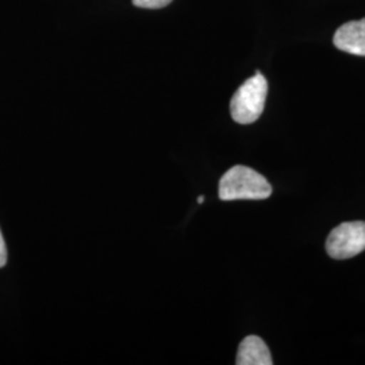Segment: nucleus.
I'll return each mask as SVG.
<instances>
[{
    "instance_id": "obj_3",
    "label": "nucleus",
    "mask_w": 365,
    "mask_h": 365,
    "mask_svg": "<svg viewBox=\"0 0 365 365\" xmlns=\"http://www.w3.org/2000/svg\"><path fill=\"white\" fill-rule=\"evenodd\" d=\"M365 250V222H344L334 227L327 240V255L336 260H346Z\"/></svg>"
},
{
    "instance_id": "obj_4",
    "label": "nucleus",
    "mask_w": 365,
    "mask_h": 365,
    "mask_svg": "<svg viewBox=\"0 0 365 365\" xmlns=\"http://www.w3.org/2000/svg\"><path fill=\"white\" fill-rule=\"evenodd\" d=\"M333 42L342 52L365 57V18L339 27Z\"/></svg>"
},
{
    "instance_id": "obj_8",
    "label": "nucleus",
    "mask_w": 365,
    "mask_h": 365,
    "mask_svg": "<svg viewBox=\"0 0 365 365\" xmlns=\"http://www.w3.org/2000/svg\"><path fill=\"white\" fill-rule=\"evenodd\" d=\"M205 202V196H199L197 197V203H203Z\"/></svg>"
},
{
    "instance_id": "obj_5",
    "label": "nucleus",
    "mask_w": 365,
    "mask_h": 365,
    "mask_svg": "<svg viewBox=\"0 0 365 365\" xmlns=\"http://www.w3.org/2000/svg\"><path fill=\"white\" fill-rule=\"evenodd\" d=\"M237 365H272V356L267 344L257 336L242 339L237 353Z\"/></svg>"
},
{
    "instance_id": "obj_6",
    "label": "nucleus",
    "mask_w": 365,
    "mask_h": 365,
    "mask_svg": "<svg viewBox=\"0 0 365 365\" xmlns=\"http://www.w3.org/2000/svg\"><path fill=\"white\" fill-rule=\"evenodd\" d=\"M172 0H133V4L141 9H150V10H156V9H163L167 7Z\"/></svg>"
},
{
    "instance_id": "obj_2",
    "label": "nucleus",
    "mask_w": 365,
    "mask_h": 365,
    "mask_svg": "<svg viewBox=\"0 0 365 365\" xmlns=\"http://www.w3.org/2000/svg\"><path fill=\"white\" fill-rule=\"evenodd\" d=\"M268 95L267 78L257 72L248 78L233 95L230 114L237 123L249 125L261 117Z\"/></svg>"
},
{
    "instance_id": "obj_1",
    "label": "nucleus",
    "mask_w": 365,
    "mask_h": 365,
    "mask_svg": "<svg viewBox=\"0 0 365 365\" xmlns=\"http://www.w3.org/2000/svg\"><path fill=\"white\" fill-rule=\"evenodd\" d=\"M218 194L222 200H261L272 194L268 180L245 165H235L222 176Z\"/></svg>"
},
{
    "instance_id": "obj_7",
    "label": "nucleus",
    "mask_w": 365,
    "mask_h": 365,
    "mask_svg": "<svg viewBox=\"0 0 365 365\" xmlns=\"http://www.w3.org/2000/svg\"><path fill=\"white\" fill-rule=\"evenodd\" d=\"M7 262V248H6V242L4 238L0 232V268L4 267Z\"/></svg>"
}]
</instances>
